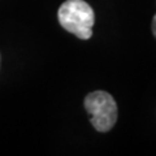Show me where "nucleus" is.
<instances>
[{
  "label": "nucleus",
  "mask_w": 156,
  "mask_h": 156,
  "mask_svg": "<svg viewBox=\"0 0 156 156\" xmlns=\"http://www.w3.org/2000/svg\"><path fill=\"white\" fill-rule=\"evenodd\" d=\"M58 22L66 31L74 34L80 39H90L95 14L92 8L83 0H66L57 12Z\"/></svg>",
  "instance_id": "nucleus-1"
},
{
  "label": "nucleus",
  "mask_w": 156,
  "mask_h": 156,
  "mask_svg": "<svg viewBox=\"0 0 156 156\" xmlns=\"http://www.w3.org/2000/svg\"><path fill=\"white\" fill-rule=\"evenodd\" d=\"M85 108L92 126L101 133L109 131L117 121V104L111 94L101 90L90 92L85 98Z\"/></svg>",
  "instance_id": "nucleus-2"
},
{
  "label": "nucleus",
  "mask_w": 156,
  "mask_h": 156,
  "mask_svg": "<svg viewBox=\"0 0 156 156\" xmlns=\"http://www.w3.org/2000/svg\"><path fill=\"white\" fill-rule=\"evenodd\" d=\"M152 33H154V37L156 38V14L154 16V20H152Z\"/></svg>",
  "instance_id": "nucleus-3"
}]
</instances>
